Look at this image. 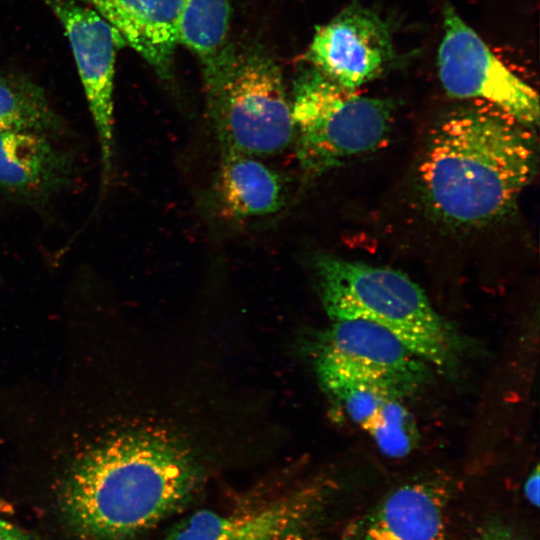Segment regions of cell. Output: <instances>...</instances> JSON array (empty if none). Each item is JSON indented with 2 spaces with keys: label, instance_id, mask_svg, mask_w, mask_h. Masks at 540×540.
<instances>
[{
  "label": "cell",
  "instance_id": "cell-1",
  "mask_svg": "<svg viewBox=\"0 0 540 540\" xmlns=\"http://www.w3.org/2000/svg\"><path fill=\"white\" fill-rule=\"evenodd\" d=\"M537 165L534 127L481 104L452 111L435 125L418 165L417 184L436 220L479 228L515 209Z\"/></svg>",
  "mask_w": 540,
  "mask_h": 540
},
{
  "label": "cell",
  "instance_id": "cell-2",
  "mask_svg": "<svg viewBox=\"0 0 540 540\" xmlns=\"http://www.w3.org/2000/svg\"><path fill=\"white\" fill-rule=\"evenodd\" d=\"M198 480L196 457L183 440L165 429L140 428L81 457L61 503L84 540H128L179 508Z\"/></svg>",
  "mask_w": 540,
  "mask_h": 540
},
{
  "label": "cell",
  "instance_id": "cell-3",
  "mask_svg": "<svg viewBox=\"0 0 540 540\" xmlns=\"http://www.w3.org/2000/svg\"><path fill=\"white\" fill-rule=\"evenodd\" d=\"M318 288L331 320L359 318L393 333L430 366L452 371L460 340L423 289L401 271L331 255L315 259Z\"/></svg>",
  "mask_w": 540,
  "mask_h": 540
},
{
  "label": "cell",
  "instance_id": "cell-4",
  "mask_svg": "<svg viewBox=\"0 0 540 540\" xmlns=\"http://www.w3.org/2000/svg\"><path fill=\"white\" fill-rule=\"evenodd\" d=\"M299 166L308 178L378 149L392 124V106L361 95L312 68L296 83L291 100Z\"/></svg>",
  "mask_w": 540,
  "mask_h": 540
},
{
  "label": "cell",
  "instance_id": "cell-5",
  "mask_svg": "<svg viewBox=\"0 0 540 540\" xmlns=\"http://www.w3.org/2000/svg\"><path fill=\"white\" fill-rule=\"evenodd\" d=\"M207 93L221 150L266 157L287 149L294 140L291 100L269 57L250 52L231 58Z\"/></svg>",
  "mask_w": 540,
  "mask_h": 540
},
{
  "label": "cell",
  "instance_id": "cell-6",
  "mask_svg": "<svg viewBox=\"0 0 540 540\" xmlns=\"http://www.w3.org/2000/svg\"><path fill=\"white\" fill-rule=\"evenodd\" d=\"M440 82L451 97L492 106L536 127V90L510 70L451 5L443 12V36L438 48Z\"/></svg>",
  "mask_w": 540,
  "mask_h": 540
},
{
  "label": "cell",
  "instance_id": "cell-7",
  "mask_svg": "<svg viewBox=\"0 0 540 540\" xmlns=\"http://www.w3.org/2000/svg\"><path fill=\"white\" fill-rule=\"evenodd\" d=\"M69 41L95 127L100 153L99 198L111 181L114 161V79L120 34L96 11L77 0H41Z\"/></svg>",
  "mask_w": 540,
  "mask_h": 540
},
{
  "label": "cell",
  "instance_id": "cell-8",
  "mask_svg": "<svg viewBox=\"0 0 540 540\" xmlns=\"http://www.w3.org/2000/svg\"><path fill=\"white\" fill-rule=\"evenodd\" d=\"M316 359L374 382L401 397L429 376V364L382 326L365 319L332 320L317 345Z\"/></svg>",
  "mask_w": 540,
  "mask_h": 540
},
{
  "label": "cell",
  "instance_id": "cell-9",
  "mask_svg": "<svg viewBox=\"0 0 540 540\" xmlns=\"http://www.w3.org/2000/svg\"><path fill=\"white\" fill-rule=\"evenodd\" d=\"M394 57L387 23L358 4L320 26L306 55L312 68L353 90L379 77Z\"/></svg>",
  "mask_w": 540,
  "mask_h": 540
},
{
  "label": "cell",
  "instance_id": "cell-10",
  "mask_svg": "<svg viewBox=\"0 0 540 540\" xmlns=\"http://www.w3.org/2000/svg\"><path fill=\"white\" fill-rule=\"evenodd\" d=\"M59 138L24 130H0V194L45 211L75 182L76 155Z\"/></svg>",
  "mask_w": 540,
  "mask_h": 540
},
{
  "label": "cell",
  "instance_id": "cell-11",
  "mask_svg": "<svg viewBox=\"0 0 540 540\" xmlns=\"http://www.w3.org/2000/svg\"><path fill=\"white\" fill-rule=\"evenodd\" d=\"M316 372L326 392L384 455L403 458L416 447L418 429L403 397L323 360L316 359Z\"/></svg>",
  "mask_w": 540,
  "mask_h": 540
},
{
  "label": "cell",
  "instance_id": "cell-12",
  "mask_svg": "<svg viewBox=\"0 0 540 540\" xmlns=\"http://www.w3.org/2000/svg\"><path fill=\"white\" fill-rule=\"evenodd\" d=\"M451 484L444 477L405 483L348 528L347 540H439L445 530Z\"/></svg>",
  "mask_w": 540,
  "mask_h": 540
},
{
  "label": "cell",
  "instance_id": "cell-13",
  "mask_svg": "<svg viewBox=\"0 0 540 540\" xmlns=\"http://www.w3.org/2000/svg\"><path fill=\"white\" fill-rule=\"evenodd\" d=\"M318 505L316 489H305L249 511H200L175 527L164 540H301Z\"/></svg>",
  "mask_w": 540,
  "mask_h": 540
},
{
  "label": "cell",
  "instance_id": "cell-14",
  "mask_svg": "<svg viewBox=\"0 0 540 540\" xmlns=\"http://www.w3.org/2000/svg\"><path fill=\"white\" fill-rule=\"evenodd\" d=\"M96 11L161 77L170 72L183 0H77Z\"/></svg>",
  "mask_w": 540,
  "mask_h": 540
},
{
  "label": "cell",
  "instance_id": "cell-15",
  "mask_svg": "<svg viewBox=\"0 0 540 540\" xmlns=\"http://www.w3.org/2000/svg\"><path fill=\"white\" fill-rule=\"evenodd\" d=\"M218 190L225 211L235 218L276 213L283 205L280 176L255 156L221 150Z\"/></svg>",
  "mask_w": 540,
  "mask_h": 540
},
{
  "label": "cell",
  "instance_id": "cell-16",
  "mask_svg": "<svg viewBox=\"0 0 540 540\" xmlns=\"http://www.w3.org/2000/svg\"><path fill=\"white\" fill-rule=\"evenodd\" d=\"M229 19L230 0H183L178 42L202 62L207 91L232 58L227 50Z\"/></svg>",
  "mask_w": 540,
  "mask_h": 540
},
{
  "label": "cell",
  "instance_id": "cell-17",
  "mask_svg": "<svg viewBox=\"0 0 540 540\" xmlns=\"http://www.w3.org/2000/svg\"><path fill=\"white\" fill-rule=\"evenodd\" d=\"M0 130L34 131L56 138L68 133L66 121L43 87L12 70H0Z\"/></svg>",
  "mask_w": 540,
  "mask_h": 540
},
{
  "label": "cell",
  "instance_id": "cell-18",
  "mask_svg": "<svg viewBox=\"0 0 540 540\" xmlns=\"http://www.w3.org/2000/svg\"><path fill=\"white\" fill-rule=\"evenodd\" d=\"M473 540H516L510 530L500 523H489Z\"/></svg>",
  "mask_w": 540,
  "mask_h": 540
},
{
  "label": "cell",
  "instance_id": "cell-19",
  "mask_svg": "<svg viewBox=\"0 0 540 540\" xmlns=\"http://www.w3.org/2000/svg\"><path fill=\"white\" fill-rule=\"evenodd\" d=\"M539 482V467L537 465L527 477L524 484L525 497L535 507L539 506Z\"/></svg>",
  "mask_w": 540,
  "mask_h": 540
},
{
  "label": "cell",
  "instance_id": "cell-20",
  "mask_svg": "<svg viewBox=\"0 0 540 540\" xmlns=\"http://www.w3.org/2000/svg\"><path fill=\"white\" fill-rule=\"evenodd\" d=\"M0 540H33L24 530L0 517Z\"/></svg>",
  "mask_w": 540,
  "mask_h": 540
}]
</instances>
